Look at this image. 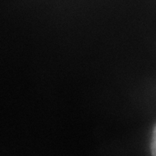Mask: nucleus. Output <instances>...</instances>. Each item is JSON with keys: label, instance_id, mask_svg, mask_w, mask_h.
<instances>
[{"label": "nucleus", "instance_id": "nucleus-1", "mask_svg": "<svg viewBox=\"0 0 156 156\" xmlns=\"http://www.w3.org/2000/svg\"><path fill=\"white\" fill-rule=\"evenodd\" d=\"M151 154L152 156H156V124L153 129V134H152V140H151Z\"/></svg>", "mask_w": 156, "mask_h": 156}]
</instances>
